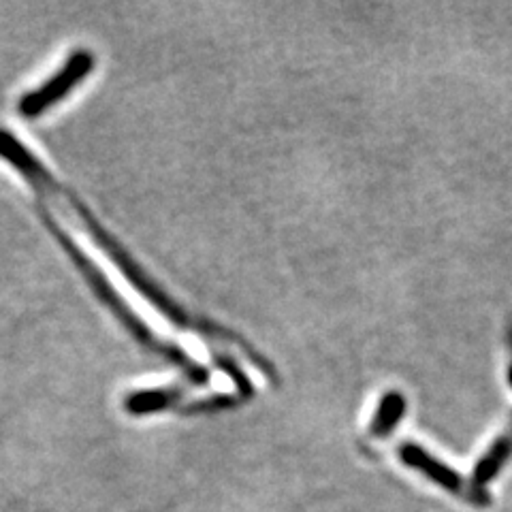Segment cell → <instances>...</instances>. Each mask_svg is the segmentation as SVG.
Instances as JSON below:
<instances>
[{"label":"cell","mask_w":512,"mask_h":512,"mask_svg":"<svg viewBox=\"0 0 512 512\" xmlns=\"http://www.w3.org/2000/svg\"><path fill=\"white\" fill-rule=\"evenodd\" d=\"M43 201L52 203V207H56V210H60L62 214L71 216V220H75V224H79L84 231H88V235L92 237V242L99 246L105 254L107 259L114 263L120 274L126 278V282L131 284L135 291L146 299L150 306L163 314L169 323L173 327H178L182 331H188V333H195V335H201V338L205 340H212V342H218V344H229V346H235L237 350H242V355L259 370L271 384H280V372L278 367L271 363L263 352L256 350L248 340H244L242 335L222 327L218 323H214V320H207L203 316H197L188 312L186 308H182L178 301H175L169 293H165L163 288H160L146 271H143V267L133 259L131 254H128L124 250V246L118 242V239L111 235L107 229H103V224L96 220L86 207L84 203L79 201L75 195H71L69 190H64L58 182H52L50 186L45 188V192L41 195Z\"/></svg>","instance_id":"1"},{"label":"cell","mask_w":512,"mask_h":512,"mask_svg":"<svg viewBox=\"0 0 512 512\" xmlns=\"http://www.w3.org/2000/svg\"><path fill=\"white\" fill-rule=\"evenodd\" d=\"M43 218H45L47 229H50V233L58 239V244L62 246V250L69 254V259L75 263V267L82 271V276L90 284L94 295L105 303V306L109 308V312L120 320V325H124V329L131 333L133 338L143 348L150 350L152 355L160 357L163 361H167L169 365H173L175 370H180L182 376L190 384H197V387H205V384H210L212 378H210V372H207V367H203L201 363H197L190 355H186V352L178 344H171V342L160 338V335H156L131 310V306H128V303L120 297V293L116 291L114 286H111V282L107 280V276L103 274V271L96 267L82 250H79V246L73 242V239L67 233H64L62 229H58V224L54 222L50 212H43Z\"/></svg>","instance_id":"2"},{"label":"cell","mask_w":512,"mask_h":512,"mask_svg":"<svg viewBox=\"0 0 512 512\" xmlns=\"http://www.w3.org/2000/svg\"><path fill=\"white\" fill-rule=\"evenodd\" d=\"M397 455L402 459L404 466L423 474L434 485L442 487L448 493H453L455 498L466 500L474 506L491 504V495L485 487H478L472 483V480L463 478L459 472H455L451 466H446L444 461L425 451V448L416 442H404L397 448Z\"/></svg>","instance_id":"3"},{"label":"cell","mask_w":512,"mask_h":512,"mask_svg":"<svg viewBox=\"0 0 512 512\" xmlns=\"http://www.w3.org/2000/svg\"><path fill=\"white\" fill-rule=\"evenodd\" d=\"M92 69H94V56L88 50H75L54 77L47 79L41 88L22 96L18 111L24 118L41 116L43 111L54 107L69 92H73L75 86L92 73Z\"/></svg>","instance_id":"4"},{"label":"cell","mask_w":512,"mask_h":512,"mask_svg":"<svg viewBox=\"0 0 512 512\" xmlns=\"http://www.w3.org/2000/svg\"><path fill=\"white\" fill-rule=\"evenodd\" d=\"M186 395L184 387H158V389H143L126 395L124 410L133 416L165 412L173 406H178Z\"/></svg>","instance_id":"5"},{"label":"cell","mask_w":512,"mask_h":512,"mask_svg":"<svg viewBox=\"0 0 512 512\" xmlns=\"http://www.w3.org/2000/svg\"><path fill=\"white\" fill-rule=\"evenodd\" d=\"M512 457V423L504 429V434L493 440V444L487 448L485 455L478 459L472 474V483L478 487H485L493 478H498L506 461Z\"/></svg>","instance_id":"6"},{"label":"cell","mask_w":512,"mask_h":512,"mask_svg":"<svg viewBox=\"0 0 512 512\" xmlns=\"http://www.w3.org/2000/svg\"><path fill=\"white\" fill-rule=\"evenodd\" d=\"M406 410H408V399L402 391L384 393L370 421V436L376 440L389 438L397 429V425L402 423Z\"/></svg>","instance_id":"7"},{"label":"cell","mask_w":512,"mask_h":512,"mask_svg":"<svg viewBox=\"0 0 512 512\" xmlns=\"http://www.w3.org/2000/svg\"><path fill=\"white\" fill-rule=\"evenodd\" d=\"M212 359L214 363L220 367V370L227 374L233 384H235V393L244 399V402H250V399H254V384L252 380L246 376V372L239 367L237 359H233L229 352H212Z\"/></svg>","instance_id":"8"},{"label":"cell","mask_w":512,"mask_h":512,"mask_svg":"<svg viewBox=\"0 0 512 512\" xmlns=\"http://www.w3.org/2000/svg\"><path fill=\"white\" fill-rule=\"evenodd\" d=\"M246 404L242 397L237 393H220V395H212L205 399H197L188 406H182V414H214V412H222V410H233L237 406Z\"/></svg>","instance_id":"9"},{"label":"cell","mask_w":512,"mask_h":512,"mask_svg":"<svg viewBox=\"0 0 512 512\" xmlns=\"http://www.w3.org/2000/svg\"><path fill=\"white\" fill-rule=\"evenodd\" d=\"M508 344H510V361H508V384L512 389V327L508 331Z\"/></svg>","instance_id":"10"}]
</instances>
